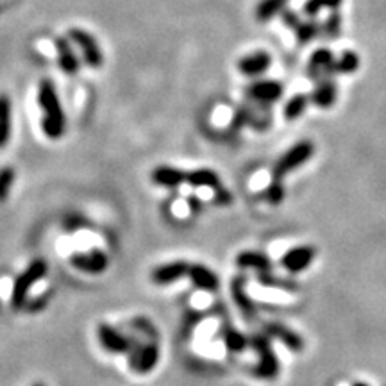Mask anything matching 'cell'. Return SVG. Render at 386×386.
<instances>
[{
	"mask_svg": "<svg viewBox=\"0 0 386 386\" xmlns=\"http://www.w3.org/2000/svg\"><path fill=\"white\" fill-rule=\"evenodd\" d=\"M247 95L254 103L262 104V106H270L281 99L283 86L277 81H257L247 88Z\"/></svg>",
	"mask_w": 386,
	"mask_h": 386,
	"instance_id": "5",
	"label": "cell"
},
{
	"mask_svg": "<svg viewBox=\"0 0 386 386\" xmlns=\"http://www.w3.org/2000/svg\"><path fill=\"white\" fill-rule=\"evenodd\" d=\"M311 154H313V145H311L310 141H300V144H297L296 147L290 148V151L277 161L276 167H274V177L276 179L283 177V175L288 174L290 170L304 165L308 159L311 158Z\"/></svg>",
	"mask_w": 386,
	"mask_h": 386,
	"instance_id": "3",
	"label": "cell"
},
{
	"mask_svg": "<svg viewBox=\"0 0 386 386\" xmlns=\"http://www.w3.org/2000/svg\"><path fill=\"white\" fill-rule=\"evenodd\" d=\"M293 30H296L297 42L300 45H306L308 42H311L318 35V25L315 22H299V25Z\"/></svg>",
	"mask_w": 386,
	"mask_h": 386,
	"instance_id": "19",
	"label": "cell"
},
{
	"mask_svg": "<svg viewBox=\"0 0 386 386\" xmlns=\"http://www.w3.org/2000/svg\"><path fill=\"white\" fill-rule=\"evenodd\" d=\"M334 100H337V86L329 79L320 81L318 86L313 90V93H311V103L317 107H322V110L333 106Z\"/></svg>",
	"mask_w": 386,
	"mask_h": 386,
	"instance_id": "12",
	"label": "cell"
},
{
	"mask_svg": "<svg viewBox=\"0 0 386 386\" xmlns=\"http://www.w3.org/2000/svg\"><path fill=\"white\" fill-rule=\"evenodd\" d=\"M70 265L86 274H103L110 265L106 252L100 249L88 250V252H76L70 256Z\"/></svg>",
	"mask_w": 386,
	"mask_h": 386,
	"instance_id": "4",
	"label": "cell"
},
{
	"mask_svg": "<svg viewBox=\"0 0 386 386\" xmlns=\"http://www.w3.org/2000/svg\"><path fill=\"white\" fill-rule=\"evenodd\" d=\"M188 276L189 279H192L193 286L199 288V290H204V292H213V290H216L218 281H216L215 274L209 269H206V267L189 265Z\"/></svg>",
	"mask_w": 386,
	"mask_h": 386,
	"instance_id": "13",
	"label": "cell"
},
{
	"mask_svg": "<svg viewBox=\"0 0 386 386\" xmlns=\"http://www.w3.org/2000/svg\"><path fill=\"white\" fill-rule=\"evenodd\" d=\"M33 386H45V385H43V382H36V385H33Z\"/></svg>",
	"mask_w": 386,
	"mask_h": 386,
	"instance_id": "26",
	"label": "cell"
},
{
	"mask_svg": "<svg viewBox=\"0 0 386 386\" xmlns=\"http://www.w3.org/2000/svg\"><path fill=\"white\" fill-rule=\"evenodd\" d=\"M334 66V57L333 52L327 49H320L317 52L311 54L310 63H308V76L310 79L318 81L324 76H331L333 74Z\"/></svg>",
	"mask_w": 386,
	"mask_h": 386,
	"instance_id": "8",
	"label": "cell"
},
{
	"mask_svg": "<svg viewBox=\"0 0 386 386\" xmlns=\"http://www.w3.org/2000/svg\"><path fill=\"white\" fill-rule=\"evenodd\" d=\"M70 38L76 40L77 45L83 49L88 64H91V66H99V64L103 63V54H100L99 47H97V43H95V40L91 38L90 35L83 33L81 29H74L70 30Z\"/></svg>",
	"mask_w": 386,
	"mask_h": 386,
	"instance_id": "11",
	"label": "cell"
},
{
	"mask_svg": "<svg viewBox=\"0 0 386 386\" xmlns=\"http://www.w3.org/2000/svg\"><path fill=\"white\" fill-rule=\"evenodd\" d=\"M308 100L310 99H308L306 95H293L292 99L288 100L286 106H284V118L286 120H297L306 111Z\"/></svg>",
	"mask_w": 386,
	"mask_h": 386,
	"instance_id": "18",
	"label": "cell"
},
{
	"mask_svg": "<svg viewBox=\"0 0 386 386\" xmlns=\"http://www.w3.org/2000/svg\"><path fill=\"white\" fill-rule=\"evenodd\" d=\"M97 337H99V341L104 351L111 352V354H124V352L131 351V341L120 331L107 326V324H100L97 327Z\"/></svg>",
	"mask_w": 386,
	"mask_h": 386,
	"instance_id": "6",
	"label": "cell"
},
{
	"mask_svg": "<svg viewBox=\"0 0 386 386\" xmlns=\"http://www.w3.org/2000/svg\"><path fill=\"white\" fill-rule=\"evenodd\" d=\"M47 272H49V263L45 259H42V257H38L35 262H30V265L16 277L11 290L13 310H22L27 300V296L30 292V288L35 286L38 281H42L47 276Z\"/></svg>",
	"mask_w": 386,
	"mask_h": 386,
	"instance_id": "1",
	"label": "cell"
},
{
	"mask_svg": "<svg viewBox=\"0 0 386 386\" xmlns=\"http://www.w3.org/2000/svg\"><path fill=\"white\" fill-rule=\"evenodd\" d=\"M340 25H341V18H340V15L334 11L326 22V35L331 36V38L338 36V33H340Z\"/></svg>",
	"mask_w": 386,
	"mask_h": 386,
	"instance_id": "24",
	"label": "cell"
},
{
	"mask_svg": "<svg viewBox=\"0 0 386 386\" xmlns=\"http://www.w3.org/2000/svg\"><path fill=\"white\" fill-rule=\"evenodd\" d=\"M360 69V56L352 50H347V52L341 54L338 57V61H334L333 74H344V76H349V74H354Z\"/></svg>",
	"mask_w": 386,
	"mask_h": 386,
	"instance_id": "16",
	"label": "cell"
},
{
	"mask_svg": "<svg viewBox=\"0 0 386 386\" xmlns=\"http://www.w3.org/2000/svg\"><path fill=\"white\" fill-rule=\"evenodd\" d=\"M344 0H306V4H304V13L310 16L317 15L320 9L329 8V9H338Z\"/></svg>",
	"mask_w": 386,
	"mask_h": 386,
	"instance_id": "22",
	"label": "cell"
},
{
	"mask_svg": "<svg viewBox=\"0 0 386 386\" xmlns=\"http://www.w3.org/2000/svg\"><path fill=\"white\" fill-rule=\"evenodd\" d=\"M272 64V57L269 56V52H254L250 56H245L242 61L238 63V70L243 74V76H259V74L267 72L269 66Z\"/></svg>",
	"mask_w": 386,
	"mask_h": 386,
	"instance_id": "10",
	"label": "cell"
},
{
	"mask_svg": "<svg viewBox=\"0 0 386 386\" xmlns=\"http://www.w3.org/2000/svg\"><path fill=\"white\" fill-rule=\"evenodd\" d=\"M186 181H188L193 188L220 189L218 175L211 170H195L192 172V174H186Z\"/></svg>",
	"mask_w": 386,
	"mask_h": 386,
	"instance_id": "15",
	"label": "cell"
},
{
	"mask_svg": "<svg viewBox=\"0 0 386 386\" xmlns=\"http://www.w3.org/2000/svg\"><path fill=\"white\" fill-rule=\"evenodd\" d=\"M159 361V349L156 344L141 345L140 349L131 354L129 358V365L138 374H148L151 370H154V367Z\"/></svg>",
	"mask_w": 386,
	"mask_h": 386,
	"instance_id": "7",
	"label": "cell"
},
{
	"mask_svg": "<svg viewBox=\"0 0 386 386\" xmlns=\"http://www.w3.org/2000/svg\"><path fill=\"white\" fill-rule=\"evenodd\" d=\"M283 20L284 23H288V25H292L293 29H296L297 25H299V20H297V15L292 11H284L283 13Z\"/></svg>",
	"mask_w": 386,
	"mask_h": 386,
	"instance_id": "25",
	"label": "cell"
},
{
	"mask_svg": "<svg viewBox=\"0 0 386 386\" xmlns=\"http://www.w3.org/2000/svg\"><path fill=\"white\" fill-rule=\"evenodd\" d=\"M57 52H59L61 59V66H63V70L66 74H76L77 72V61L76 57H74V54L70 52V49L66 47V43L59 42L57 43Z\"/></svg>",
	"mask_w": 386,
	"mask_h": 386,
	"instance_id": "20",
	"label": "cell"
},
{
	"mask_svg": "<svg viewBox=\"0 0 386 386\" xmlns=\"http://www.w3.org/2000/svg\"><path fill=\"white\" fill-rule=\"evenodd\" d=\"M288 0H262L256 8V18L259 22H269L277 13L283 11Z\"/></svg>",
	"mask_w": 386,
	"mask_h": 386,
	"instance_id": "17",
	"label": "cell"
},
{
	"mask_svg": "<svg viewBox=\"0 0 386 386\" xmlns=\"http://www.w3.org/2000/svg\"><path fill=\"white\" fill-rule=\"evenodd\" d=\"M9 136V103L6 97L0 99V147L8 141Z\"/></svg>",
	"mask_w": 386,
	"mask_h": 386,
	"instance_id": "21",
	"label": "cell"
},
{
	"mask_svg": "<svg viewBox=\"0 0 386 386\" xmlns=\"http://www.w3.org/2000/svg\"><path fill=\"white\" fill-rule=\"evenodd\" d=\"M40 106L45 110V118H43V131L49 138H59L64 131V117L61 111L59 103H57L56 91L52 84L42 83L40 86Z\"/></svg>",
	"mask_w": 386,
	"mask_h": 386,
	"instance_id": "2",
	"label": "cell"
},
{
	"mask_svg": "<svg viewBox=\"0 0 386 386\" xmlns=\"http://www.w3.org/2000/svg\"><path fill=\"white\" fill-rule=\"evenodd\" d=\"M189 265L186 262H170L152 270V281L156 284H168L188 276Z\"/></svg>",
	"mask_w": 386,
	"mask_h": 386,
	"instance_id": "9",
	"label": "cell"
},
{
	"mask_svg": "<svg viewBox=\"0 0 386 386\" xmlns=\"http://www.w3.org/2000/svg\"><path fill=\"white\" fill-rule=\"evenodd\" d=\"M152 181L156 185H161L165 188H175L181 182L186 181V174L179 168H172V167H158L154 168L152 172Z\"/></svg>",
	"mask_w": 386,
	"mask_h": 386,
	"instance_id": "14",
	"label": "cell"
},
{
	"mask_svg": "<svg viewBox=\"0 0 386 386\" xmlns=\"http://www.w3.org/2000/svg\"><path fill=\"white\" fill-rule=\"evenodd\" d=\"M16 174L13 168H4L0 170V201H4L8 197L9 189H11L13 181H15Z\"/></svg>",
	"mask_w": 386,
	"mask_h": 386,
	"instance_id": "23",
	"label": "cell"
}]
</instances>
